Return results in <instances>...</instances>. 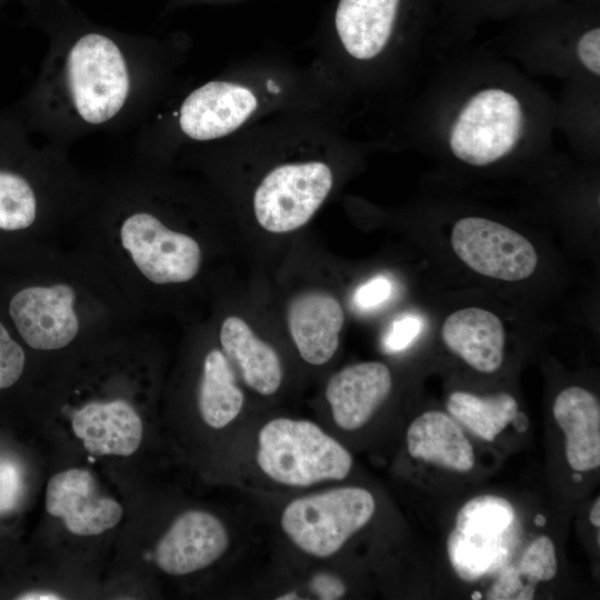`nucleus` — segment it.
Here are the masks:
<instances>
[{
	"label": "nucleus",
	"instance_id": "473e14b6",
	"mask_svg": "<svg viewBox=\"0 0 600 600\" xmlns=\"http://www.w3.org/2000/svg\"><path fill=\"white\" fill-rule=\"evenodd\" d=\"M590 522L599 528L600 527V499L597 498L596 502L593 503L590 516H589Z\"/></svg>",
	"mask_w": 600,
	"mask_h": 600
},
{
	"label": "nucleus",
	"instance_id": "dca6fc26",
	"mask_svg": "<svg viewBox=\"0 0 600 600\" xmlns=\"http://www.w3.org/2000/svg\"><path fill=\"white\" fill-rule=\"evenodd\" d=\"M441 338L452 353L479 372H496L503 363L504 327L489 310L469 307L450 313L442 324Z\"/></svg>",
	"mask_w": 600,
	"mask_h": 600
},
{
	"label": "nucleus",
	"instance_id": "6e6552de",
	"mask_svg": "<svg viewBox=\"0 0 600 600\" xmlns=\"http://www.w3.org/2000/svg\"><path fill=\"white\" fill-rule=\"evenodd\" d=\"M82 300L76 283L59 279L20 289L8 310L30 348L56 351L71 344L84 328Z\"/></svg>",
	"mask_w": 600,
	"mask_h": 600
},
{
	"label": "nucleus",
	"instance_id": "e433bc0d",
	"mask_svg": "<svg viewBox=\"0 0 600 600\" xmlns=\"http://www.w3.org/2000/svg\"><path fill=\"white\" fill-rule=\"evenodd\" d=\"M572 477H573L577 481H580V479H581V477H580L578 473H574Z\"/></svg>",
	"mask_w": 600,
	"mask_h": 600
},
{
	"label": "nucleus",
	"instance_id": "1a4fd4ad",
	"mask_svg": "<svg viewBox=\"0 0 600 600\" xmlns=\"http://www.w3.org/2000/svg\"><path fill=\"white\" fill-rule=\"evenodd\" d=\"M451 246L470 269L498 280H524L538 266V253L526 237L481 217L459 219L451 230Z\"/></svg>",
	"mask_w": 600,
	"mask_h": 600
},
{
	"label": "nucleus",
	"instance_id": "7c9ffc66",
	"mask_svg": "<svg viewBox=\"0 0 600 600\" xmlns=\"http://www.w3.org/2000/svg\"><path fill=\"white\" fill-rule=\"evenodd\" d=\"M312 589L320 599H338L346 592V587L338 578L321 573L312 580Z\"/></svg>",
	"mask_w": 600,
	"mask_h": 600
},
{
	"label": "nucleus",
	"instance_id": "2eb2a0df",
	"mask_svg": "<svg viewBox=\"0 0 600 600\" xmlns=\"http://www.w3.org/2000/svg\"><path fill=\"white\" fill-rule=\"evenodd\" d=\"M71 424L93 456H130L143 434L140 416L123 399L89 402L73 413Z\"/></svg>",
	"mask_w": 600,
	"mask_h": 600
},
{
	"label": "nucleus",
	"instance_id": "f257e3e1",
	"mask_svg": "<svg viewBox=\"0 0 600 600\" xmlns=\"http://www.w3.org/2000/svg\"><path fill=\"white\" fill-rule=\"evenodd\" d=\"M256 457L267 477L290 487L342 480L352 467L350 452L318 424L289 418L260 429Z\"/></svg>",
	"mask_w": 600,
	"mask_h": 600
},
{
	"label": "nucleus",
	"instance_id": "6ab92c4d",
	"mask_svg": "<svg viewBox=\"0 0 600 600\" xmlns=\"http://www.w3.org/2000/svg\"><path fill=\"white\" fill-rule=\"evenodd\" d=\"M221 350L231 364L238 367L244 383L261 396L278 391L282 381V364L277 351L240 317L224 319L219 332Z\"/></svg>",
	"mask_w": 600,
	"mask_h": 600
},
{
	"label": "nucleus",
	"instance_id": "393cba45",
	"mask_svg": "<svg viewBox=\"0 0 600 600\" xmlns=\"http://www.w3.org/2000/svg\"><path fill=\"white\" fill-rule=\"evenodd\" d=\"M24 362L22 347L0 322V390L13 386L20 379Z\"/></svg>",
	"mask_w": 600,
	"mask_h": 600
},
{
	"label": "nucleus",
	"instance_id": "7ed1b4c3",
	"mask_svg": "<svg viewBox=\"0 0 600 600\" xmlns=\"http://www.w3.org/2000/svg\"><path fill=\"white\" fill-rule=\"evenodd\" d=\"M376 500L360 487H341L304 496L282 511L287 537L303 552L328 558L338 552L373 517Z\"/></svg>",
	"mask_w": 600,
	"mask_h": 600
},
{
	"label": "nucleus",
	"instance_id": "f704fd0d",
	"mask_svg": "<svg viewBox=\"0 0 600 600\" xmlns=\"http://www.w3.org/2000/svg\"><path fill=\"white\" fill-rule=\"evenodd\" d=\"M278 600H287V599H299V597H297L296 593H288V594H283L279 598H277Z\"/></svg>",
	"mask_w": 600,
	"mask_h": 600
},
{
	"label": "nucleus",
	"instance_id": "9d476101",
	"mask_svg": "<svg viewBox=\"0 0 600 600\" xmlns=\"http://www.w3.org/2000/svg\"><path fill=\"white\" fill-rule=\"evenodd\" d=\"M259 96L249 86L214 80L194 89L179 111L181 132L192 140L223 138L243 126L258 110Z\"/></svg>",
	"mask_w": 600,
	"mask_h": 600
},
{
	"label": "nucleus",
	"instance_id": "5701e85b",
	"mask_svg": "<svg viewBox=\"0 0 600 600\" xmlns=\"http://www.w3.org/2000/svg\"><path fill=\"white\" fill-rule=\"evenodd\" d=\"M40 213V199L32 183L21 174L0 170V230L31 228Z\"/></svg>",
	"mask_w": 600,
	"mask_h": 600
},
{
	"label": "nucleus",
	"instance_id": "c9c22d12",
	"mask_svg": "<svg viewBox=\"0 0 600 600\" xmlns=\"http://www.w3.org/2000/svg\"><path fill=\"white\" fill-rule=\"evenodd\" d=\"M471 598L472 599H481L482 596H481V593L479 591H474V592L471 593Z\"/></svg>",
	"mask_w": 600,
	"mask_h": 600
},
{
	"label": "nucleus",
	"instance_id": "f8f14e48",
	"mask_svg": "<svg viewBox=\"0 0 600 600\" xmlns=\"http://www.w3.org/2000/svg\"><path fill=\"white\" fill-rule=\"evenodd\" d=\"M228 546V531L216 516L189 510L180 514L159 540L154 561L168 574L186 576L211 566Z\"/></svg>",
	"mask_w": 600,
	"mask_h": 600
},
{
	"label": "nucleus",
	"instance_id": "f03ea898",
	"mask_svg": "<svg viewBox=\"0 0 600 600\" xmlns=\"http://www.w3.org/2000/svg\"><path fill=\"white\" fill-rule=\"evenodd\" d=\"M63 83L77 117L91 126L113 119L130 93V70L121 48L101 33H87L69 49Z\"/></svg>",
	"mask_w": 600,
	"mask_h": 600
},
{
	"label": "nucleus",
	"instance_id": "9b49d317",
	"mask_svg": "<svg viewBox=\"0 0 600 600\" xmlns=\"http://www.w3.org/2000/svg\"><path fill=\"white\" fill-rule=\"evenodd\" d=\"M46 510L61 518L77 536H97L114 528L122 518V507L100 494L96 480L86 469H68L50 478Z\"/></svg>",
	"mask_w": 600,
	"mask_h": 600
},
{
	"label": "nucleus",
	"instance_id": "2f4dec72",
	"mask_svg": "<svg viewBox=\"0 0 600 600\" xmlns=\"http://www.w3.org/2000/svg\"><path fill=\"white\" fill-rule=\"evenodd\" d=\"M20 600H57L62 599L59 594L48 591H30L19 594Z\"/></svg>",
	"mask_w": 600,
	"mask_h": 600
},
{
	"label": "nucleus",
	"instance_id": "c85d7f7f",
	"mask_svg": "<svg viewBox=\"0 0 600 600\" xmlns=\"http://www.w3.org/2000/svg\"><path fill=\"white\" fill-rule=\"evenodd\" d=\"M391 282L382 276H378L362 284L354 294V302L361 309L377 307L384 302L391 294Z\"/></svg>",
	"mask_w": 600,
	"mask_h": 600
},
{
	"label": "nucleus",
	"instance_id": "a878e982",
	"mask_svg": "<svg viewBox=\"0 0 600 600\" xmlns=\"http://www.w3.org/2000/svg\"><path fill=\"white\" fill-rule=\"evenodd\" d=\"M536 586L527 583L513 566L503 567L497 580L488 591L489 600H530L534 597Z\"/></svg>",
	"mask_w": 600,
	"mask_h": 600
},
{
	"label": "nucleus",
	"instance_id": "4be33fe9",
	"mask_svg": "<svg viewBox=\"0 0 600 600\" xmlns=\"http://www.w3.org/2000/svg\"><path fill=\"white\" fill-rule=\"evenodd\" d=\"M446 406L456 420L486 441H493L519 412L517 400L506 392L478 396L454 391Z\"/></svg>",
	"mask_w": 600,
	"mask_h": 600
},
{
	"label": "nucleus",
	"instance_id": "412c9836",
	"mask_svg": "<svg viewBox=\"0 0 600 600\" xmlns=\"http://www.w3.org/2000/svg\"><path fill=\"white\" fill-rule=\"evenodd\" d=\"M243 401V392L223 351L209 350L203 359L198 391V408L204 423L213 429L224 428L240 414Z\"/></svg>",
	"mask_w": 600,
	"mask_h": 600
},
{
	"label": "nucleus",
	"instance_id": "c756f323",
	"mask_svg": "<svg viewBox=\"0 0 600 600\" xmlns=\"http://www.w3.org/2000/svg\"><path fill=\"white\" fill-rule=\"evenodd\" d=\"M577 53L581 63L592 73L600 74V29L586 31L578 40Z\"/></svg>",
	"mask_w": 600,
	"mask_h": 600
},
{
	"label": "nucleus",
	"instance_id": "b1692460",
	"mask_svg": "<svg viewBox=\"0 0 600 600\" xmlns=\"http://www.w3.org/2000/svg\"><path fill=\"white\" fill-rule=\"evenodd\" d=\"M520 576L530 584L551 580L558 571L556 548L547 536L536 538L523 552L516 567Z\"/></svg>",
	"mask_w": 600,
	"mask_h": 600
},
{
	"label": "nucleus",
	"instance_id": "0eeeda50",
	"mask_svg": "<svg viewBox=\"0 0 600 600\" xmlns=\"http://www.w3.org/2000/svg\"><path fill=\"white\" fill-rule=\"evenodd\" d=\"M522 127V107L513 94L498 88L483 89L459 112L450 130V149L468 164L488 166L514 149Z\"/></svg>",
	"mask_w": 600,
	"mask_h": 600
},
{
	"label": "nucleus",
	"instance_id": "bb28decb",
	"mask_svg": "<svg viewBox=\"0 0 600 600\" xmlns=\"http://www.w3.org/2000/svg\"><path fill=\"white\" fill-rule=\"evenodd\" d=\"M422 328V320L414 314H406L391 324L384 337L383 344L387 350L396 352L406 349L419 334Z\"/></svg>",
	"mask_w": 600,
	"mask_h": 600
},
{
	"label": "nucleus",
	"instance_id": "72a5a7b5",
	"mask_svg": "<svg viewBox=\"0 0 600 600\" xmlns=\"http://www.w3.org/2000/svg\"><path fill=\"white\" fill-rule=\"evenodd\" d=\"M546 517L542 516V514H537L534 517V523L538 526V527H543L546 524Z\"/></svg>",
	"mask_w": 600,
	"mask_h": 600
},
{
	"label": "nucleus",
	"instance_id": "ddd939ff",
	"mask_svg": "<svg viewBox=\"0 0 600 600\" xmlns=\"http://www.w3.org/2000/svg\"><path fill=\"white\" fill-rule=\"evenodd\" d=\"M391 389L389 368L382 362L367 361L334 373L327 383L326 398L336 424L353 431L371 419Z\"/></svg>",
	"mask_w": 600,
	"mask_h": 600
},
{
	"label": "nucleus",
	"instance_id": "f3484780",
	"mask_svg": "<svg viewBox=\"0 0 600 600\" xmlns=\"http://www.w3.org/2000/svg\"><path fill=\"white\" fill-rule=\"evenodd\" d=\"M553 418L566 436V458L574 471L600 466V404L589 390L572 386L554 399Z\"/></svg>",
	"mask_w": 600,
	"mask_h": 600
},
{
	"label": "nucleus",
	"instance_id": "423d86ee",
	"mask_svg": "<svg viewBox=\"0 0 600 600\" xmlns=\"http://www.w3.org/2000/svg\"><path fill=\"white\" fill-rule=\"evenodd\" d=\"M332 186V170L323 161L281 163L272 168L254 190L256 219L271 233L294 231L313 217Z\"/></svg>",
	"mask_w": 600,
	"mask_h": 600
},
{
	"label": "nucleus",
	"instance_id": "aec40b11",
	"mask_svg": "<svg viewBox=\"0 0 600 600\" xmlns=\"http://www.w3.org/2000/svg\"><path fill=\"white\" fill-rule=\"evenodd\" d=\"M407 448L412 458L457 471L474 466L473 448L459 424L441 411H426L407 430Z\"/></svg>",
	"mask_w": 600,
	"mask_h": 600
},
{
	"label": "nucleus",
	"instance_id": "a211bd4d",
	"mask_svg": "<svg viewBox=\"0 0 600 600\" xmlns=\"http://www.w3.org/2000/svg\"><path fill=\"white\" fill-rule=\"evenodd\" d=\"M400 0H339L334 28L346 52L357 60L376 58L387 46Z\"/></svg>",
	"mask_w": 600,
	"mask_h": 600
},
{
	"label": "nucleus",
	"instance_id": "4468645a",
	"mask_svg": "<svg viewBox=\"0 0 600 600\" xmlns=\"http://www.w3.org/2000/svg\"><path fill=\"white\" fill-rule=\"evenodd\" d=\"M287 322L300 357L308 363H327L339 347L344 322L342 306L332 294L311 290L297 294L289 303Z\"/></svg>",
	"mask_w": 600,
	"mask_h": 600
},
{
	"label": "nucleus",
	"instance_id": "39448f33",
	"mask_svg": "<svg viewBox=\"0 0 600 600\" xmlns=\"http://www.w3.org/2000/svg\"><path fill=\"white\" fill-rule=\"evenodd\" d=\"M117 244L133 271L156 286L191 281L202 263V250L190 234L171 229L144 209L124 214L116 230Z\"/></svg>",
	"mask_w": 600,
	"mask_h": 600
},
{
	"label": "nucleus",
	"instance_id": "cd10ccee",
	"mask_svg": "<svg viewBox=\"0 0 600 600\" xmlns=\"http://www.w3.org/2000/svg\"><path fill=\"white\" fill-rule=\"evenodd\" d=\"M21 491V474L14 463L0 460V512L11 509Z\"/></svg>",
	"mask_w": 600,
	"mask_h": 600
},
{
	"label": "nucleus",
	"instance_id": "20e7f679",
	"mask_svg": "<svg viewBox=\"0 0 600 600\" xmlns=\"http://www.w3.org/2000/svg\"><path fill=\"white\" fill-rule=\"evenodd\" d=\"M514 522L512 504L498 496L474 497L459 509L447 553L460 579L477 581L506 566L514 544Z\"/></svg>",
	"mask_w": 600,
	"mask_h": 600
}]
</instances>
